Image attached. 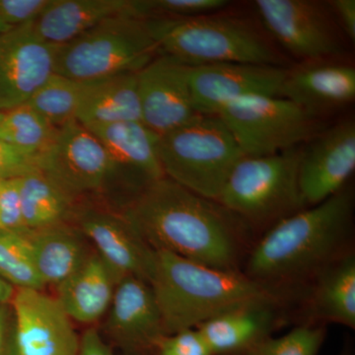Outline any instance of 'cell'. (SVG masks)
<instances>
[{"mask_svg":"<svg viewBox=\"0 0 355 355\" xmlns=\"http://www.w3.org/2000/svg\"><path fill=\"white\" fill-rule=\"evenodd\" d=\"M120 214L153 251L211 268L243 272L256 236L217 202L167 177L154 182Z\"/></svg>","mask_w":355,"mask_h":355,"instance_id":"obj_1","label":"cell"},{"mask_svg":"<svg viewBox=\"0 0 355 355\" xmlns=\"http://www.w3.org/2000/svg\"><path fill=\"white\" fill-rule=\"evenodd\" d=\"M354 191L352 184L306 207L259 236L243 272L298 298L316 273L352 251Z\"/></svg>","mask_w":355,"mask_h":355,"instance_id":"obj_2","label":"cell"},{"mask_svg":"<svg viewBox=\"0 0 355 355\" xmlns=\"http://www.w3.org/2000/svg\"><path fill=\"white\" fill-rule=\"evenodd\" d=\"M149 286L167 336L190 329L222 313L256 301L291 306L289 292L261 284L240 270H224L168 253L154 251Z\"/></svg>","mask_w":355,"mask_h":355,"instance_id":"obj_3","label":"cell"},{"mask_svg":"<svg viewBox=\"0 0 355 355\" xmlns=\"http://www.w3.org/2000/svg\"><path fill=\"white\" fill-rule=\"evenodd\" d=\"M158 53L189 67L252 64L288 67V60L253 14L228 11L190 18H149Z\"/></svg>","mask_w":355,"mask_h":355,"instance_id":"obj_4","label":"cell"},{"mask_svg":"<svg viewBox=\"0 0 355 355\" xmlns=\"http://www.w3.org/2000/svg\"><path fill=\"white\" fill-rule=\"evenodd\" d=\"M301 146L273 155L243 156L216 202L253 231L266 232L306 209L299 189Z\"/></svg>","mask_w":355,"mask_h":355,"instance_id":"obj_5","label":"cell"},{"mask_svg":"<svg viewBox=\"0 0 355 355\" xmlns=\"http://www.w3.org/2000/svg\"><path fill=\"white\" fill-rule=\"evenodd\" d=\"M158 153L165 177L212 200H217L229 175L244 156L216 114H197L161 135Z\"/></svg>","mask_w":355,"mask_h":355,"instance_id":"obj_6","label":"cell"},{"mask_svg":"<svg viewBox=\"0 0 355 355\" xmlns=\"http://www.w3.org/2000/svg\"><path fill=\"white\" fill-rule=\"evenodd\" d=\"M158 55L146 19L119 16L58 46L55 73L88 83L137 73Z\"/></svg>","mask_w":355,"mask_h":355,"instance_id":"obj_7","label":"cell"},{"mask_svg":"<svg viewBox=\"0 0 355 355\" xmlns=\"http://www.w3.org/2000/svg\"><path fill=\"white\" fill-rule=\"evenodd\" d=\"M244 156L284 153L309 141L327 127L280 96L253 95L231 103L216 114Z\"/></svg>","mask_w":355,"mask_h":355,"instance_id":"obj_8","label":"cell"},{"mask_svg":"<svg viewBox=\"0 0 355 355\" xmlns=\"http://www.w3.org/2000/svg\"><path fill=\"white\" fill-rule=\"evenodd\" d=\"M252 6L280 50L299 62L345 58L349 42L328 1L256 0Z\"/></svg>","mask_w":355,"mask_h":355,"instance_id":"obj_9","label":"cell"},{"mask_svg":"<svg viewBox=\"0 0 355 355\" xmlns=\"http://www.w3.org/2000/svg\"><path fill=\"white\" fill-rule=\"evenodd\" d=\"M86 128L108 153L111 172L104 196L121 210L147 187L165 177L159 159V135L141 121Z\"/></svg>","mask_w":355,"mask_h":355,"instance_id":"obj_10","label":"cell"},{"mask_svg":"<svg viewBox=\"0 0 355 355\" xmlns=\"http://www.w3.org/2000/svg\"><path fill=\"white\" fill-rule=\"evenodd\" d=\"M40 172L76 200L90 193L104 195L111 162L94 133L71 121L57 128L50 146L40 156Z\"/></svg>","mask_w":355,"mask_h":355,"instance_id":"obj_11","label":"cell"},{"mask_svg":"<svg viewBox=\"0 0 355 355\" xmlns=\"http://www.w3.org/2000/svg\"><path fill=\"white\" fill-rule=\"evenodd\" d=\"M8 355H77L80 338L57 298L16 289Z\"/></svg>","mask_w":355,"mask_h":355,"instance_id":"obj_12","label":"cell"},{"mask_svg":"<svg viewBox=\"0 0 355 355\" xmlns=\"http://www.w3.org/2000/svg\"><path fill=\"white\" fill-rule=\"evenodd\" d=\"M355 170V121L327 125L301 147L298 182L306 207L328 200L349 184Z\"/></svg>","mask_w":355,"mask_h":355,"instance_id":"obj_13","label":"cell"},{"mask_svg":"<svg viewBox=\"0 0 355 355\" xmlns=\"http://www.w3.org/2000/svg\"><path fill=\"white\" fill-rule=\"evenodd\" d=\"M58 50L37 34L34 22L0 35V112L26 104L55 73Z\"/></svg>","mask_w":355,"mask_h":355,"instance_id":"obj_14","label":"cell"},{"mask_svg":"<svg viewBox=\"0 0 355 355\" xmlns=\"http://www.w3.org/2000/svg\"><path fill=\"white\" fill-rule=\"evenodd\" d=\"M287 67L252 64H211L189 67V86L198 114H217L242 98L279 96Z\"/></svg>","mask_w":355,"mask_h":355,"instance_id":"obj_15","label":"cell"},{"mask_svg":"<svg viewBox=\"0 0 355 355\" xmlns=\"http://www.w3.org/2000/svg\"><path fill=\"white\" fill-rule=\"evenodd\" d=\"M189 67L158 53L137 73L141 123L159 137L198 114L191 101Z\"/></svg>","mask_w":355,"mask_h":355,"instance_id":"obj_16","label":"cell"},{"mask_svg":"<svg viewBox=\"0 0 355 355\" xmlns=\"http://www.w3.org/2000/svg\"><path fill=\"white\" fill-rule=\"evenodd\" d=\"M279 96L324 121L355 99V69L345 60L298 62L286 69Z\"/></svg>","mask_w":355,"mask_h":355,"instance_id":"obj_17","label":"cell"},{"mask_svg":"<svg viewBox=\"0 0 355 355\" xmlns=\"http://www.w3.org/2000/svg\"><path fill=\"white\" fill-rule=\"evenodd\" d=\"M73 217L77 228L94 245L96 254L108 266L118 282L132 277L149 284L154 251L120 212L84 209L76 210Z\"/></svg>","mask_w":355,"mask_h":355,"instance_id":"obj_18","label":"cell"},{"mask_svg":"<svg viewBox=\"0 0 355 355\" xmlns=\"http://www.w3.org/2000/svg\"><path fill=\"white\" fill-rule=\"evenodd\" d=\"M107 314V333L128 354L142 355L155 350L167 336L153 288L137 277L118 282Z\"/></svg>","mask_w":355,"mask_h":355,"instance_id":"obj_19","label":"cell"},{"mask_svg":"<svg viewBox=\"0 0 355 355\" xmlns=\"http://www.w3.org/2000/svg\"><path fill=\"white\" fill-rule=\"evenodd\" d=\"M299 324H336L355 329V254L354 250L316 273L296 301Z\"/></svg>","mask_w":355,"mask_h":355,"instance_id":"obj_20","label":"cell"},{"mask_svg":"<svg viewBox=\"0 0 355 355\" xmlns=\"http://www.w3.org/2000/svg\"><path fill=\"white\" fill-rule=\"evenodd\" d=\"M289 305L256 301L226 311L198 326L212 355H243L272 336L286 320Z\"/></svg>","mask_w":355,"mask_h":355,"instance_id":"obj_21","label":"cell"},{"mask_svg":"<svg viewBox=\"0 0 355 355\" xmlns=\"http://www.w3.org/2000/svg\"><path fill=\"white\" fill-rule=\"evenodd\" d=\"M119 16L142 18L140 0H51L34 28L44 41L60 46Z\"/></svg>","mask_w":355,"mask_h":355,"instance_id":"obj_22","label":"cell"},{"mask_svg":"<svg viewBox=\"0 0 355 355\" xmlns=\"http://www.w3.org/2000/svg\"><path fill=\"white\" fill-rule=\"evenodd\" d=\"M118 280L97 254L57 288V300L72 322L91 324L108 313Z\"/></svg>","mask_w":355,"mask_h":355,"instance_id":"obj_23","label":"cell"},{"mask_svg":"<svg viewBox=\"0 0 355 355\" xmlns=\"http://www.w3.org/2000/svg\"><path fill=\"white\" fill-rule=\"evenodd\" d=\"M33 260L44 286H60L87 260L86 238L69 223L31 231Z\"/></svg>","mask_w":355,"mask_h":355,"instance_id":"obj_24","label":"cell"},{"mask_svg":"<svg viewBox=\"0 0 355 355\" xmlns=\"http://www.w3.org/2000/svg\"><path fill=\"white\" fill-rule=\"evenodd\" d=\"M76 121L85 128L141 121L137 73L85 83Z\"/></svg>","mask_w":355,"mask_h":355,"instance_id":"obj_25","label":"cell"},{"mask_svg":"<svg viewBox=\"0 0 355 355\" xmlns=\"http://www.w3.org/2000/svg\"><path fill=\"white\" fill-rule=\"evenodd\" d=\"M23 219L28 232L69 223L76 200L42 172L18 178Z\"/></svg>","mask_w":355,"mask_h":355,"instance_id":"obj_26","label":"cell"},{"mask_svg":"<svg viewBox=\"0 0 355 355\" xmlns=\"http://www.w3.org/2000/svg\"><path fill=\"white\" fill-rule=\"evenodd\" d=\"M57 128L28 104L0 112V140L24 153L41 156Z\"/></svg>","mask_w":355,"mask_h":355,"instance_id":"obj_27","label":"cell"},{"mask_svg":"<svg viewBox=\"0 0 355 355\" xmlns=\"http://www.w3.org/2000/svg\"><path fill=\"white\" fill-rule=\"evenodd\" d=\"M85 83L53 74L26 104L53 125L60 128L71 121L83 99Z\"/></svg>","mask_w":355,"mask_h":355,"instance_id":"obj_28","label":"cell"},{"mask_svg":"<svg viewBox=\"0 0 355 355\" xmlns=\"http://www.w3.org/2000/svg\"><path fill=\"white\" fill-rule=\"evenodd\" d=\"M28 233L0 230V279L15 289L44 291Z\"/></svg>","mask_w":355,"mask_h":355,"instance_id":"obj_29","label":"cell"},{"mask_svg":"<svg viewBox=\"0 0 355 355\" xmlns=\"http://www.w3.org/2000/svg\"><path fill=\"white\" fill-rule=\"evenodd\" d=\"M326 336L324 324H298L279 338L268 336L243 355H318Z\"/></svg>","mask_w":355,"mask_h":355,"instance_id":"obj_30","label":"cell"},{"mask_svg":"<svg viewBox=\"0 0 355 355\" xmlns=\"http://www.w3.org/2000/svg\"><path fill=\"white\" fill-rule=\"evenodd\" d=\"M227 0H141L142 16L149 18H190L223 10Z\"/></svg>","mask_w":355,"mask_h":355,"instance_id":"obj_31","label":"cell"},{"mask_svg":"<svg viewBox=\"0 0 355 355\" xmlns=\"http://www.w3.org/2000/svg\"><path fill=\"white\" fill-rule=\"evenodd\" d=\"M0 230L28 233L23 219L18 178L0 180Z\"/></svg>","mask_w":355,"mask_h":355,"instance_id":"obj_32","label":"cell"},{"mask_svg":"<svg viewBox=\"0 0 355 355\" xmlns=\"http://www.w3.org/2000/svg\"><path fill=\"white\" fill-rule=\"evenodd\" d=\"M39 171V155L24 153L0 140V180L15 179Z\"/></svg>","mask_w":355,"mask_h":355,"instance_id":"obj_33","label":"cell"},{"mask_svg":"<svg viewBox=\"0 0 355 355\" xmlns=\"http://www.w3.org/2000/svg\"><path fill=\"white\" fill-rule=\"evenodd\" d=\"M155 350L158 355H212L197 329L165 336Z\"/></svg>","mask_w":355,"mask_h":355,"instance_id":"obj_34","label":"cell"},{"mask_svg":"<svg viewBox=\"0 0 355 355\" xmlns=\"http://www.w3.org/2000/svg\"><path fill=\"white\" fill-rule=\"evenodd\" d=\"M51 0H0V19L9 27L35 22Z\"/></svg>","mask_w":355,"mask_h":355,"instance_id":"obj_35","label":"cell"},{"mask_svg":"<svg viewBox=\"0 0 355 355\" xmlns=\"http://www.w3.org/2000/svg\"><path fill=\"white\" fill-rule=\"evenodd\" d=\"M336 22L349 44L355 41L354 0H331L328 1Z\"/></svg>","mask_w":355,"mask_h":355,"instance_id":"obj_36","label":"cell"},{"mask_svg":"<svg viewBox=\"0 0 355 355\" xmlns=\"http://www.w3.org/2000/svg\"><path fill=\"white\" fill-rule=\"evenodd\" d=\"M77 355H114V354L103 340L99 331L95 329H89L81 336Z\"/></svg>","mask_w":355,"mask_h":355,"instance_id":"obj_37","label":"cell"},{"mask_svg":"<svg viewBox=\"0 0 355 355\" xmlns=\"http://www.w3.org/2000/svg\"><path fill=\"white\" fill-rule=\"evenodd\" d=\"M12 322L11 305L1 306L0 307V355H8Z\"/></svg>","mask_w":355,"mask_h":355,"instance_id":"obj_38","label":"cell"},{"mask_svg":"<svg viewBox=\"0 0 355 355\" xmlns=\"http://www.w3.org/2000/svg\"><path fill=\"white\" fill-rule=\"evenodd\" d=\"M15 291L12 286L0 279V307L11 304Z\"/></svg>","mask_w":355,"mask_h":355,"instance_id":"obj_39","label":"cell"},{"mask_svg":"<svg viewBox=\"0 0 355 355\" xmlns=\"http://www.w3.org/2000/svg\"><path fill=\"white\" fill-rule=\"evenodd\" d=\"M340 355H354V352H352V345H345V349H343L342 354Z\"/></svg>","mask_w":355,"mask_h":355,"instance_id":"obj_40","label":"cell"},{"mask_svg":"<svg viewBox=\"0 0 355 355\" xmlns=\"http://www.w3.org/2000/svg\"><path fill=\"white\" fill-rule=\"evenodd\" d=\"M9 26H7L6 23L3 22L1 19H0V35L2 34V33H4L7 31V30L9 29Z\"/></svg>","mask_w":355,"mask_h":355,"instance_id":"obj_41","label":"cell"}]
</instances>
